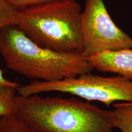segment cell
<instances>
[{"mask_svg": "<svg viewBox=\"0 0 132 132\" xmlns=\"http://www.w3.org/2000/svg\"><path fill=\"white\" fill-rule=\"evenodd\" d=\"M0 54L10 69L34 81L64 80L94 70L81 53L58 52L40 47L16 25L0 30Z\"/></svg>", "mask_w": 132, "mask_h": 132, "instance_id": "1", "label": "cell"}, {"mask_svg": "<svg viewBox=\"0 0 132 132\" xmlns=\"http://www.w3.org/2000/svg\"><path fill=\"white\" fill-rule=\"evenodd\" d=\"M15 114L35 132H115L111 111L76 98L16 95Z\"/></svg>", "mask_w": 132, "mask_h": 132, "instance_id": "2", "label": "cell"}, {"mask_svg": "<svg viewBox=\"0 0 132 132\" xmlns=\"http://www.w3.org/2000/svg\"><path fill=\"white\" fill-rule=\"evenodd\" d=\"M81 13L76 0H56L19 11L16 26L40 47L82 54Z\"/></svg>", "mask_w": 132, "mask_h": 132, "instance_id": "3", "label": "cell"}, {"mask_svg": "<svg viewBox=\"0 0 132 132\" xmlns=\"http://www.w3.org/2000/svg\"><path fill=\"white\" fill-rule=\"evenodd\" d=\"M47 92L69 94L109 106L118 102H132V80L120 75L103 77L88 73L53 81H34L17 89L21 96Z\"/></svg>", "mask_w": 132, "mask_h": 132, "instance_id": "4", "label": "cell"}, {"mask_svg": "<svg viewBox=\"0 0 132 132\" xmlns=\"http://www.w3.org/2000/svg\"><path fill=\"white\" fill-rule=\"evenodd\" d=\"M81 27L82 54L87 58L105 52L132 49V37L114 22L104 0H86Z\"/></svg>", "mask_w": 132, "mask_h": 132, "instance_id": "5", "label": "cell"}, {"mask_svg": "<svg viewBox=\"0 0 132 132\" xmlns=\"http://www.w3.org/2000/svg\"><path fill=\"white\" fill-rule=\"evenodd\" d=\"M88 59L95 70L132 80V49L103 52Z\"/></svg>", "mask_w": 132, "mask_h": 132, "instance_id": "6", "label": "cell"}, {"mask_svg": "<svg viewBox=\"0 0 132 132\" xmlns=\"http://www.w3.org/2000/svg\"><path fill=\"white\" fill-rule=\"evenodd\" d=\"M114 127L120 132H132V102H118L113 105Z\"/></svg>", "mask_w": 132, "mask_h": 132, "instance_id": "7", "label": "cell"}, {"mask_svg": "<svg viewBox=\"0 0 132 132\" xmlns=\"http://www.w3.org/2000/svg\"><path fill=\"white\" fill-rule=\"evenodd\" d=\"M20 86L0 85V118L16 114L15 98Z\"/></svg>", "mask_w": 132, "mask_h": 132, "instance_id": "8", "label": "cell"}, {"mask_svg": "<svg viewBox=\"0 0 132 132\" xmlns=\"http://www.w3.org/2000/svg\"><path fill=\"white\" fill-rule=\"evenodd\" d=\"M0 132H35L16 114L0 118Z\"/></svg>", "mask_w": 132, "mask_h": 132, "instance_id": "9", "label": "cell"}, {"mask_svg": "<svg viewBox=\"0 0 132 132\" xmlns=\"http://www.w3.org/2000/svg\"><path fill=\"white\" fill-rule=\"evenodd\" d=\"M18 13L6 0H0V30L10 25H16Z\"/></svg>", "mask_w": 132, "mask_h": 132, "instance_id": "10", "label": "cell"}, {"mask_svg": "<svg viewBox=\"0 0 132 132\" xmlns=\"http://www.w3.org/2000/svg\"><path fill=\"white\" fill-rule=\"evenodd\" d=\"M9 4L16 11L31 8L56 0H6Z\"/></svg>", "mask_w": 132, "mask_h": 132, "instance_id": "11", "label": "cell"}, {"mask_svg": "<svg viewBox=\"0 0 132 132\" xmlns=\"http://www.w3.org/2000/svg\"><path fill=\"white\" fill-rule=\"evenodd\" d=\"M0 85H19V83L16 82L12 81L7 80V78H6V77H4L3 72L0 69Z\"/></svg>", "mask_w": 132, "mask_h": 132, "instance_id": "12", "label": "cell"}]
</instances>
